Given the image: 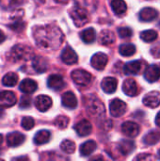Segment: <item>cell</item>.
<instances>
[{
	"label": "cell",
	"instance_id": "obj_24",
	"mask_svg": "<svg viewBox=\"0 0 160 161\" xmlns=\"http://www.w3.org/2000/svg\"><path fill=\"white\" fill-rule=\"evenodd\" d=\"M135 148H136L135 142L133 141H130V140H124L118 145L119 152L124 156L130 155L135 150Z\"/></svg>",
	"mask_w": 160,
	"mask_h": 161
},
{
	"label": "cell",
	"instance_id": "obj_2",
	"mask_svg": "<svg viewBox=\"0 0 160 161\" xmlns=\"http://www.w3.org/2000/svg\"><path fill=\"white\" fill-rule=\"evenodd\" d=\"M32 50L23 44L14 45L10 51L7 54V58L11 62H19L23 60H28L33 58Z\"/></svg>",
	"mask_w": 160,
	"mask_h": 161
},
{
	"label": "cell",
	"instance_id": "obj_12",
	"mask_svg": "<svg viewBox=\"0 0 160 161\" xmlns=\"http://www.w3.org/2000/svg\"><path fill=\"white\" fill-rule=\"evenodd\" d=\"M144 106L148 108H157L160 105V92H151L147 93L143 98Z\"/></svg>",
	"mask_w": 160,
	"mask_h": 161
},
{
	"label": "cell",
	"instance_id": "obj_38",
	"mask_svg": "<svg viewBox=\"0 0 160 161\" xmlns=\"http://www.w3.org/2000/svg\"><path fill=\"white\" fill-rule=\"evenodd\" d=\"M34 125H35V122H34V119L31 118V117H24L22 119V122H21V125L24 129L25 130H30L34 127Z\"/></svg>",
	"mask_w": 160,
	"mask_h": 161
},
{
	"label": "cell",
	"instance_id": "obj_10",
	"mask_svg": "<svg viewBox=\"0 0 160 161\" xmlns=\"http://www.w3.org/2000/svg\"><path fill=\"white\" fill-rule=\"evenodd\" d=\"M123 133L128 138H135L140 133V125L134 122H125L122 125Z\"/></svg>",
	"mask_w": 160,
	"mask_h": 161
},
{
	"label": "cell",
	"instance_id": "obj_49",
	"mask_svg": "<svg viewBox=\"0 0 160 161\" xmlns=\"http://www.w3.org/2000/svg\"><path fill=\"white\" fill-rule=\"evenodd\" d=\"M159 25H160V22H159Z\"/></svg>",
	"mask_w": 160,
	"mask_h": 161
},
{
	"label": "cell",
	"instance_id": "obj_21",
	"mask_svg": "<svg viewBox=\"0 0 160 161\" xmlns=\"http://www.w3.org/2000/svg\"><path fill=\"white\" fill-rule=\"evenodd\" d=\"M31 66L36 73H43L46 71L48 64L45 58L41 57H33L31 58Z\"/></svg>",
	"mask_w": 160,
	"mask_h": 161
},
{
	"label": "cell",
	"instance_id": "obj_41",
	"mask_svg": "<svg viewBox=\"0 0 160 161\" xmlns=\"http://www.w3.org/2000/svg\"><path fill=\"white\" fill-rule=\"evenodd\" d=\"M150 158H151V156L149 154H141L137 158L138 160H145V159H150Z\"/></svg>",
	"mask_w": 160,
	"mask_h": 161
},
{
	"label": "cell",
	"instance_id": "obj_48",
	"mask_svg": "<svg viewBox=\"0 0 160 161\" xmlns=\"http://www.w3.org/2000/svg\"><path fill=\"white\" fill-rule=\"evenodd\" d=\"M158 154H159V156H160V150H159V152H158Z\"/></svg>",
	"mask_w": 160,
	"mask_h": 161
},
{
	"label": "cell",
	"instance_id": "obj_45",
	"mask_svg": "<svg viewBox=\"0 0 160 161\" xmlns=\"http://www.w3.org/2000/svg\"><path fill=\"white\" fill-rule=\"evenodd\" d=\"M56 2H58V3H62V4H65L68 0H55Z\"/></svg>",
	"mask_w": 160,
	"mask_h": 161
},
{
	"label": "cell",
	"instance_id": "obj_37",
	"mask_svg": "<svg viewBox=\"0 0 160 161\" xmlns=\"http://www.w3.org/2000/svg\"><path fill=\"white\" fill-rule=\"evenodd\" d=\"M23 3V0H0V5L4 8H11Z\"/></svg>",
	"mask_w": 160,
	"mask_h": 161
},
{
	"label": "cell",
	"instance_id": "obj_17",
	"mask_svg": "<svg viewBox=\"0 0 160 161\" xmlns=\"http://www.w3.org/2000/svg\"><path fill=\"white\" fill-rule=\"evenodd\" d=\"M25 140V135H23L20 132H12L7 136V143L9 147H17L23 144Z\"/></svg>",
	"mask_w": 160,
	"mask_h": 161
},
{
	"label": "cell",
	"instance_id": "obj_28",
	"mask_svg": "<svg viewBox=\"0 0 160 161\" xmlns=\"http://www.w3.org/2000/svg\"><path fill=\"white\" fill-rule=\"evenodd\" d=\"M160 141V130H152L144 136L143 142L147 145L157 144Z\"/></svg>",
	"mask_w": 160,
	"mask_h": 161
},
{
	"label": "cell",
	"instance_id": "obj_6",
	"mask_svg": "<svg viewBox=\"0 0 160 161\" xmlns=\"http://www.w3.org/2000/svg\"><path fill=\"white\" fill-rule=\"evenodd\" d=\"M127 110V106L126 104L122 101L121 99H113L110 104H109V111H110V114L116 118L118 117H121L123 116Z\"/></svg>",
	"mask_w": 160,
	"mask_h": 161
},
{
	"label": "cell",
	"instance_id": "obj_18",
	"mask_svg": "<svg viewBox=\"0 0 160 161\" xmlns=\"http://www.w3.org/2000/svg\"><path fill=\"white\" fill-rule=\"evenodd\" d=\"M145 79L150 82L154 83L160 78V68L157 65H151L149 66L144 73Z\"/></svg>",
	"mask_w": 160,
	"mask_h": 161
},
{
	"label": "cell",
	"instance_id": "obj_4",
	"mask_svg": "<svg viewBox=\"0 0 160 161\" xmlns=\"http://www.w3.org/2000/svg\"><path fill=\"white\" fill-rule=\"evenodd\" d=\"M70 16H71L74 24L78 27L85 25L89 22L88 12L80 7L72 8L70 10Z\"/></svg>",
	"mask_w": 160,
	"mask_h": 161
},
{
	"label": "cell",
	"instance_id": "obj_35",
	"mask_svg": "<svg viewBox=\"0 0 160 161\" xmlns=\"http://www.w3.org/2000/svg\"><path fill=\"white\" fill-rule=\"evenodd\" d=\"M60 148L66 154H73L75 151V144L74 142H72L70 140H65L61 142Z\"/></svg>",
	"mask_w": 160,
	"mask_h": 161
},
{
	"label": "cell",
	"instance_id": "obj_15",
	"mask_svg": "<svg viewBox=\"0 0 160 161\" xmlns=\"http://www.w3.org/2000/svg\"><path fill=\"white\" fill-rule=\"evenodd\" d=\"M47 85L50 89L54 91H59L64 88L65 82L63 80V77L59 75H51L48 77Z\"/></svg>",
	"mask_w": 160,
	"mask_h": 161
},
{
	"label": "cell",
	"instance_id": "obj_9",
	"mask_svg": "<svg viewBox=\"0 0 160 161\" xmlns=\"http://www.w3.org/2000/svg\"><path fill=\"white\" fill-rule=\"evenodd\" d=\"M145 65V62L141 60H133L124 65V71L126 75H138L144 69Z\"/></svg>",
	"mask_w": 160,
	"mask_h": 161
},
{
	"label": "cell",
	"instance_id": "obj_3",
	"mask_svg": "<svg viewBox=\"0 0 160 161\" xmlns=\"http://www.w3.org/2000/svg\"><path fill=\"white\" fill-rule=\"evenodd\" d=\"M85 105L88 113L95 117L103 115L106 111L104 104L97 97L93 95L85 98Z\"/></svg>",
	"mask_w": 160,
	"mask_h": 161
},
{
	"label": "cell",
	"instance_id": "obj_19",
	"mask_svg": "<svg viewBox=\"0 0 160 161\" xmlns=\"http://www.w3.org/2000/svg\"><path fill=\"white\" fill-rule=\"evenodd\" d=\"M117 85H118L117 79L111 76L105 77L101 82V87L103 91L107 93H113L117 89Z\"/></svg>",
	"mask_w": 160,
	"mask_h": 161
},
{
	"label": "cell",
	"instance_id": "obj_5",
	"mask_svg": "<svg viewBox=\"0 0 160 161\" xmlns=\"http://www.w3.org/2000/svg\"><path fill=\"white\" fill-rule=\"evenodd\" d=\"M71 77L75 84L82 87H86L90 85L92 81V75L89 72L82 69H77L73 71L71 74Z\"/></svg>",
	"mask_w": 160,
	"mask_h": 161
},
{
	"label": "cell",
	"instance_id": "obj_25",
	"mask_svg": "<svg viewBox=\"0 0 160 161\" xmlns=\"http://www.w3.org/2000/svg\"><path fill=\"white\" fill-rule=\"evenodd\" d=\"M96 147H97V144L94 141H88L80 146L79 151H80L81 156L88 157L96 150Z\"/></svg>",
	"mask_w": 160,
	"mask_h": 161
},
{
	"label": "cell",
	"instance_id": "obj_34",
	"mask_svg": "<svg viewBox=\"0 0 160 161\" xmlns=\"http://www.w3.org/2000/svg\"><path fill=\"white\" fill-rule=\"evenodd\" d=\"M13 18H14V21L10 25H8L9 28H11L12 30H14L16 32H21L25 28V24L22 21L21 16H17V17H13Z\"/></svg>",
	"mask_w": 160,
	"mask_h": 161
},
{
	"label": "cell",
	"instance_id": "obj_22",
	"mask_svg": "<svg viewBox=\"0 0 160 161\" xmlns=\"http://www.w3.org/2000/svg\"><path fill=\"white\" fill-rule=\"evenodd\" d=\"M140 19L141 21L143 22H151L153 20H155L157 16H158V12L156 8H144L141 10L140 14Z\"/></svg>",
	"mask_w": 160,
	"mask_h": 161
},
{
	"label": "cell",
	"instance_id": "obj_8",
	"mask_svg": "<svg viewBox=\"0 0 160 161\" xmlns=\"http://www.w3.org/2000/svg\"><path fill=\"white\" fill-rule=\"evenodd\" d=\"M108 56L105 53L99 52V53H96V54H94L92 56L91 63V66L94 69L102 71V70H104L106 68V66L108 64Z\"/></svg>",
	"mask_w": 160,
	"mask_h": 161
},
{
	"label": "cell",
	"instance_id": "obj_1",
	"mask_svg": "<svg viewBox=\"0 0 160 161\" xmlns=\"http://www.w3.org/2000/svg\"><path fill=\"white\" fill-rule=\"evenodd\" d=\"M36 44L44 50H56L60 47L64 41L62 31L54 25L39 26L34 30Z\"/></svg>",
	"mask_w": 160,
	"mask_h": 161
},
{
	"label": "cell",
	"instance_id": "obj_31",
	"mask_svg": "<svg viewBox=\"0 0 160 161\" xmlns=\"http://www.w3.org/2000/svg\"><path fill=\"white\" fill-rule=\"evenodd\" d=\"M119 53L124 57H131L136 53V46L132 43L122 44L119 48Z\"/></svg>",
	"mask_w": 160,
	"mask_h": 161
},
{
	"label": "cell",
	"instance_id": "obj_42",
	"mask_svg": "<svg viewBox=\"0 0 160 161\" xmlns=\"http://www.w3.org/2000/svg\"><path fill=\"white\" fill-rule=\"evenodd\" d=\"M6 39V35L4 34V32L0 29V43H2Z\"/></svg>",
	"mask_w": 160,
	"mask_h": 161
},
{
	"label": "cell",
	"instance_id": "obj_36",
	"mask_svg": "<svg viewBox=\"0 0 160 161\" xmlns=\"http://www.w3.org/2000/svg\"><path fill=\"white\" fill-rule=\"evenodd\" d=\"M55 125L59 129H65L69 124V118L64 115H59L55 120Z\"/></svg>",
	"mask_w": 160,
	"mask_h": 161
},
{
	"label": "cell",
	"instance_id": "obj_14",
	"mask_svg": "<svg viewBox=\"0 0 160 161\" xmlns=\"http://www.w3.org/2000/svg\"><path fill=\"white\" fill-rule=\"evenodd\" d=\"M35 107L41 112L47 111L52 107V99L47 95H39L35 99Z\"/></svg>",
	"mask_w": 160,
	"mask_h": 161
},
{
	"label": "cell",
	"instance_id": "obj_46",
	"mask_svg": "<svg viewBox=\"0 0 160 161\" xmlns=\"http://www.w3.org/2000/svg\"><path fill=\"white\" fill-rule=\"evenodd\" d=\"M2 143H3V136L0 134V147H1V145H2Z\"/></svg>",
	"mask_w": 160,
	"mask_h": 161
},
{
	"label": "cell",
	"instance_id": "obj_29",
	"mask_svg": "<svg viewBox=\"0 0 160 161\" xmlns=\"http://www.w3.org/2000/svg\"><path fill=\"white\" fill-rule=\"evenodd\" d=\"M51 138V133L48 130H41L37 132V134L34 137V142L38 145L44 144L50 141Z\"/></svg>",
	"mask_w": 160,
	"mask_h": 161
},
{
	"label": "cell",
	"instance_id": "obj_47",
	"mask_svg": "<svg viewBox=\"0 0 160 161\" xmlns=\"http://www.w3.org/2000/svg\"><path fill=\"white\" fill-rule=\"evenodd\" d=\"M2 115H3V110H2V109L0 108V118L2 117Z\"/></svg>",
	"mask_w": 160,
	"mask_h": 161
},
{
	"label": "cell",
	"instance_id": "obj_20",
	"mask_svg": "<svg viewBox=\"0 0 160 161\" xmlns=\"http://www.w3.org/2000/svg\"><path fill=\"white\" fill-rule=\"evenodd\" d=\"M62 105L65 108L74 109L77 107V99L73 92H66L61 97Z\"/></svg>",
	"mask_w": 160,
	"mask_h": 161
},
{
	"label": "cell",
	"instance_id": "obj_26",
	"mask_svg": "<svg viewBox=\"0 0 160 161\" xmlns=\"http://www.w3.org/2000/svg\"><path fill=\"white\" fill-rule=\"evenodd\" d=\"M99 41L102 45H110L115 42V35L110 30H103L100 33Z\"/></svg>",
	"mask_w": 160,
	"mask_h": 161
},
{
	"label": "cell",
	"instance_id": "obj_16",
	"mask_svg": "<svg viewBox=\"0 0 160 161\" xmlns=\"http://www.w3.org/2000/svg\"><path fill=\"white\" fill-rule=\"evenodd\" d=\"M74 129L80 137H86L91 133L92 126H91V124L88 120H81L80 122L76 124V125L74 126Z\"/></svg>",
	"mask_w": 160,
	"mask_h": 161
},
{
	"label": "cell",
	"instance_id": "obj_44",
	"mask_svg": "<svg viewBox=\"0 0 160 161\" xmlns=\"http://www.w3.org/2000/svg\"><path fill=\"white\" fill-rule=\"evenodd\" d=\"M34 1H35L38 5H41V4H43V3H44V1H45V0H34Z\"/></svg>",
	"mask_w": 160,
	"mask_h": 161
},
{
	"label": "cell",
	"instance_id": "obj_13",
	"mask_svg": "<svg viewBox=\"0 0 160 161\" xmlns=\"http://www.w3.org/2000/svg\"><path fill=\"white\" fill-rule=\"evenodd\" d=\"M123 91L128 96H136L139 92L137 82L133 78H127L123 83Z\"/></svg>",
	"mask_w": 160,
	"mask_h": 161
},
{
	"label": "cell",
	"instance_id": "obj_39",
	"mask_svg": "<svg viewBox=\"0 0 160 161\" xmlns=\"http://www.w3.org/2000/svg\"><path fill=\"white\" fill-rule=\"evenodd\" d=\"M119 36L123 39H128L133 35V31L130 27H120L118 29Z\"/></svg>",
	"mask_w": 160,
	"mask_h": 161
},
{
	"label": "cell",
	"instance_id": "obj_7",
	"mask_svg": "<svg viewBox=\"0 0 160 161\" xmlns=\"http://www.w3.org/2000/svg\"><path fill=\"white\" fill-rule=\"evenodd\" d=\"M17 102V97L13 92L5 91L0 92V107L1 108H10L14 106Z\"/></svg>",
	"mask_w": 160,
	"mask_h": 161
},
{
	"label": "cell",
	"instance_id": "obj_43",
	"mask_svg": "<svg viewBox=\"0 0 160 161\" xmlns=\"http://www.w3.org/2000/svg\"><path fill=\"white\" fill-rule=\"evenodd\" d=\"M156 124H157V126H159L160 127V112L157 113V117H156Z\"/></svg>",
	"mask_w": 160,
	"mask_h": 161
},
{
	"label": "cell",
	"instance_id": "obj_27",
	"mask_svg": "<svg viewBox=\"0 0 160 161\" xmlns=\"http://www.w3.org/2000/svg\"><path fill=\"white\" fill-rule=\"evenodd\" d=\"M110 5L116 15H123L126 12L127 6L124 0H112Z\"/></svg>",
	"mask_w": 160,
	"mask_h": 161
},
{
	"label": "cell",
	"instance_id": "obj_23",
	"mask_svg": "<svg viewBox=\"0 0 160 161\" xmlns=\"http://www.w3.org/2000/svg\"><path fill=\"white\" fill-rule=\"evenodd\" d=\"M38 88V85L36 83V81L30 79V78H25L24 79L19 86V89L22 92L25 93V94H30L32 92H34Z\"/></svg>",
	"mask_w": 160,
	"mask_h": 161
},
{
	"label": "cell",
	"instance_id": "obj_40",
	"mask_svg": "<svg viewBox=\"0 0 160 161\" xmlns=\"http://www.w3.org/2000/svg\"><path fill=\"white\" fill-rule=\"evenodd\" d=\"M30 101H31V98L27 95H25L21 98V101H20V108H27L30 106Z\"/></svg>",
	"mask_w": 160,
	"mask_h": 161
},
{
	"label": "cell",
	"instance_id": "obj_33",
	"mask_svg": "<svg viewBox=\"0 0 160 161\" xmlns=\"http://www.w3.org/2000/svg\"><path fill=\"white\" fill-rule=\"evenodd\" d=\"M157 32L156 30H152V29H149V30H145V31H142L141 34V39L143 41V42H152L154 41H156L157 39Z\"/></svg>",
	"mask_w": 160,
	"mask_h": 161
},
{
	"label": "cell",
	"instance_id": "obj_30",
	"mask_svg": "<svg viewBox=\"0 0 160 161\" xmlns=\"http://www.w3.org/2000/svg\"><path fill=\"white\" fill-rule=\"evenodd\" d=\"M80 38L81 40L86 42V43H91L95 41L96 38V33L95 30L92 27H89L87 29H84L81 33H80Z\"/></svg>",
	"mask_w": 160,
	"mask_h": 161
},
{
	"label": "cell",
	"instance_id": "obj_32",
	"mask_svg": "<svg viewBox=\"0 0 160 161\" xmlns=\"http://www.w3.org/2000/svg\"><path fill=\"white\" fill-rule=\"evenodd\" d=\"M18 82V75L15 73H8L4 75L2 83L7 87H13Z\"/></svg>",
	"mask_w": 160,
	"mask_h": 161
},
{
	"label": "cell",
	"instance_id": "obj_11",
	"mask_svg": "<svg viewBox=\"0 0 160 161\" xmlns=\"http://www.w3.org/2000/svg\"><path fill=\"white\" fill-rule=\"evenodd\" d=\"M61 60L65 64L73 65V64L77 62L78 57L73 48H71L70 46H67L66 48L63 49V51L61 53Z\"/></svg>",
	"mask_w": 160,
	"mask_h": 161
}]
</instances>
